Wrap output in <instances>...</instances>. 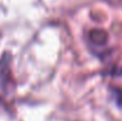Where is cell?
<instances>
[{"label":"cell","instance_id":"6da1fadb","mask_svg":"<svg viewBox=\"0 0 122 121\" xmlns=\"http://www.w3.org/2000/svg\"><path fill=\"white\" fill-rule=\"evenodd\" d=\"M12 75L10 68V57L4 56L0 59V101L5 100L12 90Z\"/></svg>","mask_w":122,"mask_h":121},{"label":"cell","instance_id":"7a4b0ae2","mask_svg":"<svg viewBox=\"0 0 122 121\" xmlns=\"http://www.w3.org/2000/svg\"><path fill=\"white\" fill-rule=\"evenodd\" d=\"M112 94H113V99L116 102V105L119 106V108L122 109V89H120V88H112Z\"/></svg>","mask_w":122,"mask_h":121}]
</instances>
